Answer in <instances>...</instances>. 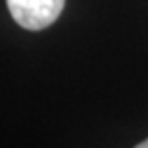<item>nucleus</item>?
<instances>
[{
  "label": "nucleus",
  "instance_id": "nucleus-1",
  "mask_svg": "<svg viewBox=\"0 0 148 148\" xmlns=\"http://www.w3.org/2000/svg\"><path fill=\"white\" fill-rule=\"evenodd\" d=\"M12 19L27 31L50 27L60 17L66 0H6Z\"/></svg>",
  "mask_w": 148,
  "mask_h": 148
},
{
  "label": "nucleus",
  "instance_id": "nucleus-2",
  "mask_svg": "<svg viewBox=\"0 0 148 148\" xmlns=\"http://www.w3.org/2000/svg\"><path fill=\"white\" fill-rule=\"evenodd\" d=\"M135 148H148V138H146V140H143L140 144H137Z\"/></svg>",
  "mask_w": 148,
  "mask_h": 148
}]
</instances>
